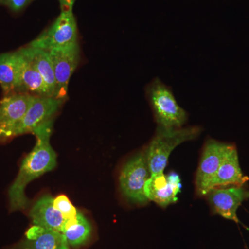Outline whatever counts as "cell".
<instances>
[{"label":"cell","mask_w":249,"mask_h":249,"mask_svg":"<svg viewBox=\"0 0 249 249\" xmlns=\"http://www.w3.org/2000/svg\"><path fill=\"white\" fill-rule=\"evenodd\" d=\"M53 124L52 119L33 132L36 137L35 147L22 160L17 178L9 190L11 211L27 209L30 201L25 195L26 187L56 166V154L50 143Z\"/></svg>","instance_id":"1"},{"label":"cell","mask_w":249,"mask_h":249,"mask_svg":"<svg viewBox=\"0 0 249 249\" xmlns=\"http://www.w3.org/2000/svg\"><path fill=\"white\" fill-rule=\"evenodd\" d=\"M201 130L198 126L177 129L157 127L155 136L145 151L151 175L163 173L174 149L183 142L197 138Z\"/></svg>","instance_id":"2"},{"label":"cell","mask_w":249,"mask_h":249,"mask_svg":"<svg viewBox=\"0 0 249 249\" xmlns=\"http://www.w3.org/2000/svg\"><path fill=\"white\" fill-rule=\"evenodd\" d=\"M145 94L158 127L165 129L182 127L188 113L177 102L173 89L159 78L147 85Z\"/></svg>","instance_id":"3"},{"label":"cell","mask_w":249,"mask_h":249,"mask_svg":"<svg viewBox=\"0 0 249 249\" xmlns=\"http://www.w3.org/2000/svg\"><path fill=\"white\" fill-rule=\"evenodd\" d=\"M72 9L62 11L52 27L28 45L49 52L78 42V29Z\"/></svg>","instance_id":"4"},{"label":"cell","mask_w":249,"mask_h":249,"mask_svg":"<svg viewBox=\"0 0 249 249\" xmlns=\"http://www.w3.org/2000/svg\"><path fill=\"white\" fill-rule=\"evenodd\" d=\"M233 145L212 139L206 141L196 176V189L198 196H207L219 166Z\"/></svg>","instance_id":"5"},{"label":"cell","mask_w":249,"mask_h":249,"mask_svg":"<svg viewBox=\"0 0 249 249\" xmlns=\"http://www.w3.org/2000/svg\"><path fill=\"white\" fill-rule=\"evenodd\" d=\"M150 176L145 152H140L121 170L119 177L121 191L132 202L145 204L148 199L144 193V187Z\"/></svg>","instance_id":"6"},{"label":"cell","mask_w":249,"mask_h":249,"mask_svg":"<svg viewBox=\"0 0 249 249\" xmlns=\"http://www.w3.org/2000/svg\"><path fill=\"white\" fill-rule=\"evenodd\" d=\"M56 80V96L65 100L69 81L80 61V47L78 42L67 47L49 51Z\"/></svg>","instance_id":"7"},{"label":"cell","mask_w":249,"mask_h":249,"mask_svg":"<svg viewBox=\"0 0 249 249\" xmlns=\"http://www.w3.org/2000/svg\"><path fill=\"white\" fill-rule=\"evenodd\" d=\"M34 95L14 93L0 101V139L13 138L18 126L24 119Z\"/></svg>","instance_id":"8"},{"label":"cell","mask_w":249,"mask_h":249,"mask_svg":"<svg viewBox=\"0 0 249 249\" xmlns=\"http://www.w3.org/2000/svg\"><path fill=\"white\" fill-rule=\"evenodd\" d=\"M65 100L48 96H34L24 119L15 130L13 138L31 133L45 123L53 119Z\"/></svg>","instance_id":"9"},{"label":"cell","mask_w":249,"mask_h":249,"mask_svg":"<svg viewBox=\"0 0 249 249\" xmlns=\"http://www.w3.org/2000/svg\"><path fill=\"white\" fill-rule=\"evenodd\" d=\"M181 179L178 174L171 172L152 175L144 187V193L148 201H152L161 207L176 203L181 192Z\"/></svg>","instance_id":"10"},{"label":"cell","mask_w":249,"mask_h":249,"mask_svg":"<svg viewBox=\"0 0 249 249\" xmlns=\"http://www.w3.org/2000/svg\"><path fill=\"white\" fill-rule=\"evenodd\" d=\"M206 196L214 213L239 223L237 211L242 203L249 198V191L242 186L219 187L211 189Z\"/></svg>","instance_id":"11"},{"label":"cell","mask_w":249,"mask_h":249,"mask_svg":"<svg viewBox=\"0 0 249 249\" xmlns=\"http://www.w3.org/2000/svg\"><path fill=\"white\" fill-rule=\"evenodd\" d=\"M17 54L18 77L16 93L51 97L45 80L30 58L21 49L17 51Z\"/></svg>","instance_id":"12"},{"label":"cell","mask_w":249,"mask_h":249,"mask_svg":"<svg viewBox=\"0 0 249 249\" xmlns=\"http://www.w3.org/2000/svg\"><path fill=\"white\" fill-rule=\"evenodd\" d=\"M67 245L62 232L33 225L24 238L9 249H63Z\"/></svg>","instance_id":"13"},{"label":"cell","mask_w":249,"mask_h":249,"mask_svg":"<svg viewBox=\"0 0 249 249\" xmlns=\"http://www.w3.org/2000/svg\"><path fill=\"white\" fill-rule=\"evenodd\" d=\"M53 200L49 195L42 196L31 209L29 216L34 225L62 232L65 219L54 206Z\"/></svg>","instance_id":"14"},{"label":"cell","mask_w":249,"mask_h":249,"mask_svg":"<svg viewBox=\"0 0 249 249\" xmlns=\"http://www.w3.org/2000/svg\"><path fill=\"white\" fill-rule=\"evenodd\" d=\"M249 179L248 177L242 174L239 163L237 148L233 145L226 156L213 179L211 190L231 185L242 186Z\"/></svg>","instance_id":"15"},{"label":"cell","mask_w":249,"mask_h":249,"mask_svg":"<svg viewBox=\"0 0 249 249\" xmlns=\"http://www.w3.org/2000/svg\"><path fill=\"white\" fill-rule=\"evenodd\" d=\"M30 58L41 76L45 80L51 97L56 96V80L54 73L53 65L49 56V52L43 49L27 47L21 49Z\"/></svg>","instance_id":"16"},{"label":"cell","mask_w":249,"mask_h":249,"mask_svg":"<svg viewBox=\"0 0 249 249\" xmlns=\"http://www.w3.org/2000/svg\"><path fill=\"white\" fill-rule=\"evenodd\" d=\"M62 233L67 245L78 247L89 240L91 234V224L81 213L78 212L76 217L65 221Z\"/></svg>","instance_id":"17"},{"label":"cell","mask_w":249,"mask_h":249,"mask_svg":"<svg viewBox=\"0 0 249 249\" xmlns=\"http://www.w3.org/2000/svg\"><path fill=\"white\" fill-rule=\"evenodd\" d=\"M18 77L17 52L0 55V85L5 95L16 93Z\"/></svg>","instance_id":"18"},{"label":"cell","mask_w":249,"mask_h":249,"mask_svg":"<svg viewBox=\"0 0 249 249\" xmlns=\"http://www.w3.org/2000/svg\"><path fill=\"white\" fill-rule=\"evenodd\" d=\"M53 204L55 207L61 213L65 221L76 217L78 211L65 195H60L54 198Z\"/></svg>","instance_id":"19"},{"label":"cell","mask_w":249,"mask_h":249,"mask_svg":"<svg viewBox=\"0 0 249 249\" xmlns=\"http://www.w3.org/2000/svg\"><path fill=\"white\" fill-rule=\"evenodd\" d=\"M4 4L14 11H20L32 0H1Z\"/></svg>","instance_id":"20"},{"label":"cell","mask_w":249,"mask_h":249,"mask_svg":"<svg viewBox=\"0 0 249 249\" xmlns=\"http://www.w3.org/2000/svg\"><path fill=\"white\" fill-rule=\"evenodd\" d=\"M62 11L73 9V4L76 0H59Z\"/></svg>","instance_id":"21"},{"label":"cell","mask_w":249,"mask_h":249,"mask_svg":"<svg viewBox=\"0 0 249 249\" xmlns=\"http://www.w3.org/2000/svg\"><path fill=\"white\" fill-rule=\"evenodd\" d=\"M63 249H70V247H69L68 245H67L65 247H64Z\"/></svg>","instance_id":"22"},{"label":"cell","mask_w":249,"mask_h":249,"mask_svg":"<svg viewBox=\"0 0 249 249\" xmlns=\"http://www.w3.org/2000/svg\"><path fill=\"white\" fill-rule=\"evenodd\" d=\"M246 229H247V230H248V231H249V228L246 227Z\"/></svg>","instance_id":"23"}]
</instances>
